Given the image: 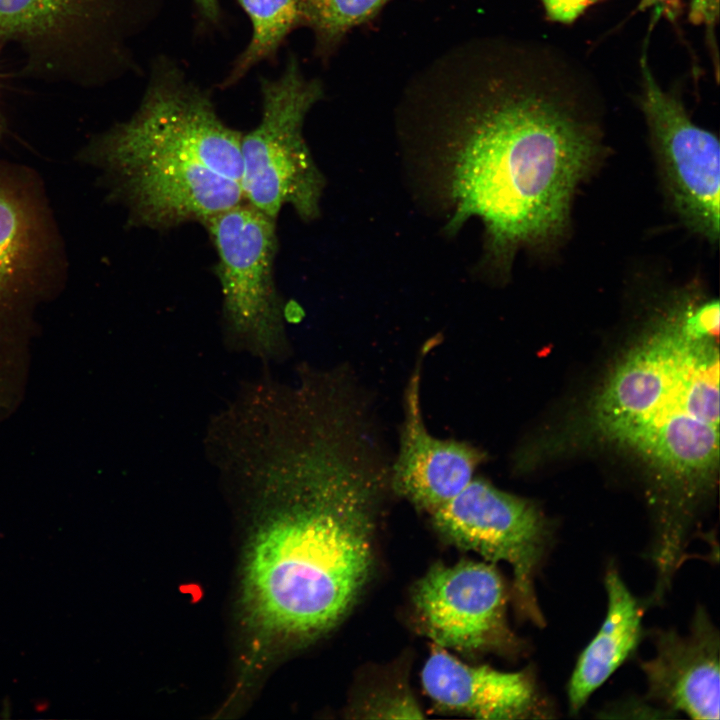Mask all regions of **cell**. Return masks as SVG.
Here are the masks:
<instances>
[{
	"instance_id": "7402d4cb",
	"label": "cell",
	"mask_w": 720,
	"mask_h": 720,
	"mask_svg": "<svg viewBox=\"0 0 720 720\" xmlns=\"http://www.w3.org/2000/svg\"><path fill=\"white\" fill-rule=\"evenodd\" d=\"M201 19L209 25L219 23L221 13L219 0H192Z\"/></svg>"
},
{
	"instance_id": "7c38bea8",
	"label": "cell",
	"mask_w": 720,
	"mask_h": 720,
	"mask_svg": "<svg viewBox=\"0 0 720 720\" xmlns=\"http://www.w3.org/2000/svg\"><path fill=\"white\" fill-rule=\"evenodd\" d=\"M652 639L655 655L640 663L648 698L668 712L718 719L720 637L705 608H696L687 634L658 629Z\"/></svg>"
},
{
	"instance_id": "44dd1931",
	"label": "cell",
	"mask_w": 720,
	"mask_h": 720,
	"mask_svg": "<svg viewBox=\"0 0 720 720\" xmlns=\"http://www.w3.org/2000/svg\"><path fill=\"white\" fill-rule=\"evenodd\" d=\"M719 13V0H691L689 18L695 24L713 25Z\"/></svg>"
},
{
	"instance_id": "ba28073f",
	"label": "cell",
	"mask_w": 720,
	"mask_h": 720,
	"mask_svg": "<svg viewBox=\"0 0 720 720\" xmlns=\"http://www.w3.org/2000/svg\"><path fill=\"white\" fill-rule=\"evenodd\" d=\"M446 541L513 571L515 604L520 616L545 625L535 579L552 542L541 512L529 501L483 479H472L456 496L429 513Z\"/></svg>"
},
{
	"instance_id": "277c9868",
	"label": "cell",
	"mask_w": 720,
	"mask_h": 720,
	"mask_svg": "<svg viewBox=\"0 0 720 720\" xmlns=\"http://www.w3.org/2000/svg\"><path fill=\"white\" fill-rule=\"evenodd\" d=\"M154 0H0V40L21 48L39 74L78 84L129 67L128 41Z\"/></svg>"
},
{
	"instance_id": "9a60e30c",
	"label": "cell",
	"mask_w": 720,
	"mask_h": 720,
	"mask_svg": "<svg viewBox=\"0 0 720 720\" xmlns=\"http://www.w3.org/2000/svg\"><path fill=\"white\" fill-rule=\"evenodd\" d=\"M46 224L33 194L0 171V307L41 280L49 256Z\"/></svg>"
},
{
	"instance_id": "9c48e42d",
	"label": "cell",
	"mask_w": 720,
	"mask_h": 720,
	"mask_svg": "<svg viewBox=\"0 0 720 720\" xmlns=\"http://www.w3.org/2000/svg\"><path fill=\"white\" fill-rule=\"evenodd\" d=\"M93 151L132 218L149 228L204 224L245 201L239 182L197 162L149 152Z\"/></svg>"
},
{
	"instance_id": "603a6c76",
	"label": "cell",
	"mask_w": 720,
	"mask_h": 720,
	"mask_svg": "<svg viewBox=\"0 0 720 720\" xmlns=\"http://www.w3.org/2000/svg\"><path fill=\"white\" fill-rule=\"evenodd\" d=\"M678 0H641L640 8H650L652 6L673 5Z\"/></svg>"
},
{
	"instance_id": "4fadbf2b",
	"label": "cell",
	"mask_w": 720,
	"mask_h": 720,
	"mask_svg": "<svg viewBox=\"0 0 720 720\" xmlns=\"http://www.w3.org/2000/svg\"><path fill=\"white\" fill-rule=\"evenodd\" d=\"M426 694L440 708L488 720L551 718L530 669L504 672L469 665L434 646L421 671Z\"/></svg>"
},
{
	"instance_id": "ac0fdd59",
	"label": "cell",
	"mask_w": 720,
	"mask_h": 720,
	"mask_svg": "<svg viewBox=\"0 0 720 720\" xmlns=\"http://www.w3.org/2000/svg\"><path fill=\"white\" fill-rule=\"evenodd\" d=\"M390 0H301L303 25L315 36V54H333L353 28L373 19Z\"/></svg>"
},
{
	"instance_id": "5bb4252c",
	"label": "cell",
	"mask_w": 720,
	"mask_h": 720,
	"mask_svg": "<svg viewBox=\"0 0 720 720\" xmlns=\"http://www.w3.org/2000/svg\"><path fill=\"white\" fill-rule=\"evenodd\" d=\"M419 388L417 367L405 394L399 450L389 480L399 496L430 513L469 484L483 454L467 442L442 440L428 432L422 417Z\"/></svg>"
},
{
	"instance_id": "cb8c5ba5",
	"label": "cell",
	"mask_w": 720,
	"mask_h": 720,
	"mask_svg": "<svg viewBox=\"0 0 720 720\" xmlns=\"http://www.w3.org/2000/svg\"><path fill=\"white\" fill-rule=\"evenodd\" d=\"M1 132H2V119H1V115H0V135H1Z\"/></svg>"
},
{
	"instance_id": "52a82bcc",
	"label": "cell",
	"mask_w": 720,
	"mask_h": 720,
	"mask_svg": "<svg viewBox=\"0 0 720 720\" xmlns=\"http://www.w3.org/2000/svg\"><path fill=\"white\" fill-rule=\"evenodd\" d=\"M203 225L217 254L227 339L264 360L279 358L287 342L274 277L275 219L243 201Z\"/></svg>"
},
{
	"instance_id": "6da1fadb",
	"label": "cell",
	"mask_w": 720,
	"mask_h": 720,
	"mask_svg": "<svg viewBox=\"0 0 720 720\" xmlns=\"http://www.w3.org/2000/svg\"><path fill=\"white\" fill-rule=\"evenodd\" d=\"M558 72L523 50L480 42L444 56L411 87L436 112L449 152L450 226L478 217L501 265L564 234L599 156L578 87Z\"/></svg>"
},
{
	"instance_id": "d6986e66",
	"label": "cell",
	"mask_w": 720,
	"mask_h": 720,
	"mask_svg": "<svg viewBox=\"0 0 720 720\" xmlns=\"http://www.w3.org/2000/svg\"><path fill=\"white\" fill-rule=\"evenodd\" d=\"M682 329L696 338H713L719 330V303L711 299L689 305L676 315Z\"/></svg>"
},
{
	"instance_id": "7a4b0ae2",
	"label": "cell",
	"mask_w": 720,
	"mask_h": 720,
	"mask_svg": "<svg viewBox=\"0 0 720 720\" xmlns=\"http://www.w3.org/2000/svg\"><path fill=\"white\" fill-rule=\"evenodd\" d=\"M290 503L258 531L248 598L272 629L311 637L351 611L374 570L386 473L332 454L303 455L272 471Z\"/></svg>"
},
{
	"instance_id": "8fae6325",
	"label": "cell",
	"mask_w": 720,
	"mask_h": 720,
	"mask_svg": "<svg viewBox=\"0 0 720 720\" xmlns=\"http://www.w3.org/2000/svg\"><path fill=\"white\" fill-rule=\"evenodd\" d=\"M412 601L424 632L442 648L514 654L522 641L506 619V592L493 564L437 563L415 584Z\"/></svg>"
},
{
	"instance_id": "e0dca14e",
	"label": "cell",
	"mask_w": 720,
	"mask_h": 720,
	"mask_svg": "<svg viewBox=\"0 0 720 720\" xmlns=\"http://www.w3.org/2000/svg\"><path fill=\"white\" fill-rule=\"evenodd\" d=\"M235 1L251 21L252 37L220 83L222 89L236 85L260 62H274L288 35L303 25L301 0Z\"/></svg>"
},
{
	"instance_id": "8992f818",
	"label": "cell",
	"mask_w": 720,
	"mask_h": 720,
	"mask_svg": "<svg viewBox=\"0 0 720 720\" xmlns=\"http://www.w3.org/2000/svg\"><path fill=\"white\" fill-rule=\"evenodd\" d=\"M241 138L219 117L208 89L159 56L137 111L99 138L94 149L179 157L240 183Z\"/></svg>"
},
{
	"instance_id": "5b68a950",
	"label": "cell",
	"mask_w": 720,
	"mask_h": 720,
	"mask_svg": "<svg viewBox=\"0 0 720 720\" xmlns=\"http://www.w3.org/2000/svg\"><path fill=\"white\" fill-rule=\"evenodd\" d=\"M260 91V122L241 138L244 199L273 219L286 205L303 219H313L319 213L323 180L302 128L323 96L322 83L306 78L291 54L280 76L260 80Z\"/></svg>"
},
{
	"instance_id": "30bf717a",
	"label": "cell",
	"mask_w": 720,
	"mask_h": 720,
	"mask_svg": "<svg viewBox=\"0 0 720 720\" xmlns=\"http://www.w3.org/2000/svg\"><path fill=\"white\" fill-rule=\"evenodd\" d=\"M641 66V108L672 207L691 231L715 243L720 217L719 141L689 118L677 97L661 89L645 59Z\"/></svg>"
},
{
	"instance_id": "ffe728a7",
	"label": "cell",
	"mask_w": 720,
	"mask_h": 720,
	"mask_svg": "<svg viewBox=\"0 0 720 720\" xmlns=\"http://www.w3.org/2000/svg\"><path fill=\"white\" fill-rule=\"evenodd\" d=\"M596 0H542L547 16L560 23H571Z\"/></svg>"
},
{
	"instance_id": "3957f363",
	"label": "cell",
	"mask_w": 720,
	"mask_h": 720,
	"mask_svg": "<svg viewBox=\"0 0 720 720\" xmlns=\"http://www.w3.org/2000/svg\"><path fill=\"white\" fill-rule=\"evenodd\" d=\"M611 438L685 478L704 476L719 456V353L712 338L667 320L616 369L596 404Z\"/></svg>"
},
{
	"instance_id": "2e32d148",
	"label": "cell",
	"mask_w": 720,
	"mask_h": 720,
	"mask_svg": "<svg viewBox=\"0 0 720 720\" xmlns=\"http://www.w3.org/2000/svg\"><path fill=\"white\" fill-rule=\"evenodd\" d=\"M607 613L601 628L579 656L568 683L571 713H578L591 694L632 654L642 635L643 609L615 568L605 576Z\"/></svg>"
}]
</instances>
